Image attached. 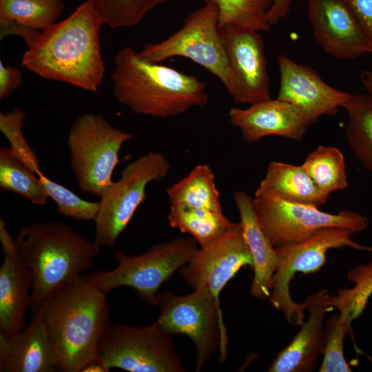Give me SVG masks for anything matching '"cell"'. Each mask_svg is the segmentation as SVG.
I'll return each mask as SVG.
<instances>
[{"label":"cell","instance_id":"28","mask_svg":"<svg viewBox=\"0 0 372 372\" xmlns=\"http://www.w3.org/2000/svg\"><path fill=\"white\" fill-rule=\"evenodd\" d=\"M64 9L63 0H0V18L40 31L57 22Z\"/></svg>","mask_w":372,"mask_h":372},{"label":"cell","instance_id":"16","mask_svg":"<svg viewBox=\"0 0 372 372\" xmlns=\"http://www.w3.org/2000/svg\"><path fill=\"white\" fill-rule=\"evenodd\" d=\"M280 86L277 99L294 106L309 125L320 117L335 115L351 93L327 84L311 68L281 54L278 57Z\"/></svg>","mask_w":372,"mask_h":372},{"label":"cell","instance_id":"6","mask_svg":"<svg viewBox=\"0 0 372 372\" xmlns=\"http://www.w3.org/2000/svg\"><path fill=\"white\" fill-rule=\"evenodd\" d=\"M160 314L155 321L170 335L189 338L196 350V371H200L218 351L219 361H225L228 337L218 302L207 289H195L185 296L170 291L158 293Z\"/></svg>","mask_w":372,"mask_h":372},{"label":"cell","instance_id":"15","mask_svg":"<svg viewBox=\"0 0 372 372\" xmlns=\"http://www.w3.org/2000/svg\"><path fill=\"white\" fill-rule=\"evenodd\" d=\"M307 10L316 41L335 59L372 54V43L346 0H307Z\"/></svg>","mask_w":372,"mask_h":372},{"label":"cell","instance_id":"5","mask_svg":"<svg viewBox=\"0 0 372 372\" xmlns=\"http://www.w3.org/2000/svg\"><path fill=\"white\" fill-rule=\"evenodd\" d=\"M197 244L192 237H178L154 245L137 256L118 251L114 256L116 262L114 269L84 276L92 285L106 294L118 287H130L147 303L156 306L158 289L190 260L198 249Z\"/></svg>","mask_w":372,"mask_h":372},{"label":"cell","instance_id":"24","mask_svg":"<svg viewBox=\"0 0 372 372\" xmlns=\"http://www.w3.org/2000/svg\"><path fill=\"white\" fill-rule=\"evenodd\" d=\"M167 220L172 227L191 235L199 248L214 242L234 224L223 211L186 205H170Z\"/></svg>","mask_w":372,"mask_h":372},{"label":"cell","instance_id":"3","mask_svg":"<svg viewBox=\"0 0 372 372\" xmlns=\"http://www.w3.org/2000/svg\"><path fill=\"white\" fill-rule=\"evenodd\" d=\"M110 75L117 101L136 114L168 118L209 102L205 83L161 63L141 58L130 47L120 49Z\"/></svg>","mask_w":372,"mask_h":372},{"label":"cell","instance_id":"10","mask_svg":"<svg viewBox=\"0 0 372 372\" xmlns=\"http://www.w3.org/2000/svg\"><path fill=\"white\" fill-rule=\"evenodd\" d=\"M253 205L259 224L274 247L302 242L324 228H344L355 234L369 226L366 217L350 210L331 214L269 194H254Z\"/></svg>","mask_w":372,"mask_h":372},{"label":"cell","instance_id":"33","mask_svg":"<svg viewBox=\"0 0 372 372\" xmlns=\"http://www.w3.org/2000/svg\"><path fill=\"white\" fill-rule=\"evenodd\" d=\"M351 321L342 315L333 316L326 324L323 360L320 372H350L352 370L344 359V339L352 333Z\"/></svg>","mask_w":372,"mask_h":372},{"label":"cell","instance_id":"18","mask_svg":"<svg viewBox=\"0 0 372 372\" xmlns=\"http://www.w3.org/2000/svg\"><path fill=\"white\" fill-rule=\"evenodd\" d=\"M228 116L248 143L269 136L300 141L309 127L294 106L278 99H270L246 108L231 107Z\"/></svg>","mask_w":372,"mask_h":372},{"label":"cell","instance_id":"27","mask_svg":"<svg viewBox=\"0 0 372 372\" xmlns=\"http://www.w3.org/2000/svg\"><path fill=\"white\" fill-rule=\"evenodd\" d=\"M302 165L319 189L327 196L348 187L344 158L336 147L318 146Z\"/></svg>","mask_w":372,"mask_h":372},{"label":"cell","instance_id":"14","mask_svg":"<svg viewBox=\"0 0 372 372\" xmlns=\"http://www.w3.org/2000/svg\"><path fill=\"white\" fill-rule=\"evenodd\" d=\"M219 32L236 84L234 102L252 105L270 99L265 45L259 32L232 24L219 27Z\"/></svg>","mask_w":372,"mask_h":372},{"label":"cell","instance_id":"9","mask_svg":"<svg viewBox=\"0 0 372 372\" xmlns=\"http://www.w3.org/2000/svg\"><path fill=\"white\" fill-rule=\"evenodd\" d=\"M169 170L167 159L155 152L140 156L122 170L120 179L112 183L99 201L94 240L101 247H114L145 200L147 185L165 178Z\"/></svg>","mask_w":372,"mask_h":372},{"label":"cell","instance_id":"7","mask_svg":"<svg viewBox=\"0 0 372 372\" xmlns=\"http://www.w3.org/2000/svg\"><path fill=\"white\" fill-rule=\"evenodd\" d=\"M143 59L161 63L180 56L189 59L216 76L233 99L236 87L219 32L218 10L205 3L189 14L182 27L168 38L145 44L138 52Z\"/></svg>","mask_w":372,"mask_h":372},{"label":"cell","instance_id":"8","mask_svg":"<svg viewBox=\"0 0 372 372\" xmlns=\"http://www.w3.org/2000/svg\"><path fill=\"white\" fill-rule=\"evenodd\" d=\"M132 134L116 128L101 114H83L68 137L70 165L81 192L101 198L112 184L123 145Z\"/></svg>","mask_w":372,"mask_h":372},{"label":"cell","instance_id":"21","mask_svg":"<svg viewBox=\"0 0 372 372\" xmlns=\"http://www.w3.org/2000/svg\"><path fill=\"white\" fill-rule=\"evenodd\" d=\"M233 198L239 213L243 235L254 261L251 293L254 298L258 299L270 298L273 278L278 263L275 247L259 224L253 198L241 191L235 192Z\"/></svg>","mask_w":372,"mask_h":372},{"label":"cell","instance_id":"1","mask_svg":"<svg viewBox=\"0 0 372 372\" xmlns=\"http://www.w3.org/2000/svg\"><path fill=\"white\" fill-rule=\"evenodd\" d=\"M104 24L92 0L44 30L22 55V66L39 76L96 92L105 74L99 32Z\"/></svg>","mask_w":372,"mask_h":372},{"label":"cell","instance_id":"12","mask_svg":"<svg viewBox=\"0 0 372 372\" xmlns=\"http://www.w3.org/2000/svg\"><path fill=\"white\" fill-rule=\"evenodd\" d=\"M99 358L108 371L129 372H184L172 340L154 322L146 327L117 324L111 327Z\"/></svg>","mask_w":372,"mask_h":372},{"label":"cell","instance_id":"35","mask_svg":"<svg viewBox=\"0 0 372 372\" xmlns=\"http://www.w3.org/2000/svg\"><path fill=\"white\" fill-rule=\"evenodd\" d=\"M0 29L1 40L8 34H15L21 37L28 47L37 41L41 32L40 30L3 18H0Z\"/></svg>","mask_w":372,"mask_h":372},{"label":"cell","instance_id":"40","mask_svg":"<svg viewBox=\"0 0 372 372\" xmlns=\"http://www.w3.org/2000/svg\"><path fill=\"white\" fill-rule=\"evenodd\" d=\"M360 81L367 94L372 96V70L362 71L360 74Z\"/></svg>","mask_w":372,"mask_h":372},{"label":"cell","instance_id":"4","mask_svg":"<svg viewBox=\"0 0 372 372\" xmlns=\"http://www.w3.org/2000/svg\"><path fill=\"white\" fill-rule=\"evenodd\" d=\"M14 241L32 277V313L48 297L90 269L101 247L94 240L58 221L23 226Z\"/></svg>","mask_w":372,"mask_h":372},{"label":"cell","instance_id":"26","mask_svg":"<svg viewBox=\"0 0 372 372\" xmlns=\"http://www.w3.org/2000/svg\"><path fill=\"white\" fill-rule=\"evenodd\" d=\"M0 188L43 205L49 198L38 175L8 147L0 148Z\"/></svg>","mask_w":372,"mask_h":372},{"label":"cell","instance_id":"32","mask_svg":"<svg viewBox=\"0 0 372 372\" xmlns=\"http://www.w3.org/2000/svg\"><path fill=\"white\" fill-rule=\"evenodd\" d=\"M38 176L61 215L78 221L94 220L99 209V202L81 198L65 186L49 178L42 171L38 174Z\"/></svg>","mask_w":372,"mask_h":372},{"label":"cell","instance_id":"13","mask_svg":"<svg viewBox=\"0 0 372 372\" xmlns=\"http://www.w3.org/2000/svg\"><path fill=\"white\" fill-rule=\"evenodd\" d=\"M244 266L253 269L254 261L239 223L212 244L198 248L179 273L194 290L207 289L220 302L223 289Z\"/></svg>","mask_w":372,"mask_h":372},{"label":"cell","instance_id":"34","mask_svg":"<svg viewBox=\"0 0 372 372\" xmlns=\"http://www.w3.org/2000/svg\"><path fill=\"white\" fill-rule=\"evenodd\" d=\"M26 114L20 107H14L7 113L1 112L0 131L14 153L38 174L41 171L39 158L22 130Z\"/></svg>","mask_w":372,"mask_h":372},{"label":"cell","instance_id":"30","mask_svg":"<svg viewBox=\"0 0 372 372\" xmlns=\"http://www.w3.org/2000/svg\"><path fill=\"white\" fill-rule=\"evenodd\" d=\"M347 277L354 286L341 289L337 296H330L329 304L353 322L362 313L372 295V261L357 265L348 272Z\"/></svg>","mask_w":372,"mask_h":372},{"label":"cell","instance_id":"25","mask_svg":"<svg viewBox=\"0 0 372 372\" xmlns=\"http://www.w3.org/2000/svg\"><path fill=\"white\" fill-rule=\"evenodd\" d=\"M343 108L348 114L345 135L349 147L372 173V96L351 94Z\"/></svg>","mask_w":372,"mask_h":372},{"label":"cell","instance_id":"37","mask_svg":"<svg viewBox=\"0 0 372 372\" xmlns=\"http://www.w3.org/2000/svg\"><path fill=\"white\" fill-rule=\"evenodd\" d=\"M372 43V0H346Z\"/></svg>","mask_w":372,"mask_h":372},{"label":"cell","instance_id":"23","mask_svg":"<svg viewBox=\"0 0 372 372\" xmlns=\"http://www.w3.org/2000/svg\"><path fill=\"white\" fill-rule=\"evenodd\" d=\"M170 205H186L223 211L215 175L207 164H200L167 189Z\"/></svg>","mask_w":372,"mask_h":372},{"label":"cell","instance_id":"19","mask_svg":"<svg viewBox=\"0 0 372 372\" xmlns=\"http://www.w3.org/2000/svg\"><path fill=\"white\" fill-rule=\"evenodd\" d=\"M330 295L322 290L306 300L305 310L309 313L299 332L284 349L278 353L269 372H306L314 370L318 356L324 346V330L322 322L325 314L331 311Z\"/></svg>","mask_w":372,"mask_h":372},{"label":"cell","instance_id":"38","mask_svg":"<svg viewBox=\"0 0 372 372\" xmlns=\"http://www.w3.org/2000/svg\"><path fill=\"white\" fill-rule=\"evenodd\" d=\"M293 0H271V6L267 12V20L270 25L278 23L285 19L289 12Z\"/></svg>","mask_w":372,"mask_h":372},{"label":"cell","instance_id":"2","mask_svg":"<svg viewBox=\"0 0 372 372\" xmlns=\"http://www.w3.org/2000/svg\"><path fill=\"white\" fill-rule=\"evenodd\" d=\"M106 295L81 276L32 313H38L45 323L59 371L81 372L99 357L111 327Z\"/></svg>","mask_w":372,"mask_h":372},{"label":"cell","instance_id":"22","mask_svg":"<svg viewBox=\"0 0 372 372\" xmlns=\"http://www.w3.org/2000/svg\"><path fill=\"white\" fill-rule=\"evenodd\" d=\"M274 196L287 202L320 207L329 196L323 194L302 165L272 161L255 192Z\"/></svg>","mask_w":372,"mask_h":372},{"label":"cell","instance_id":"29","mask_svg":"<svg viewBox=\"0 0 372 372\" xmlns=\"http://www.w3.org/2000/svg\"><path fill=\"white\" fill-rule=\"evenodd\" d=\"M205 3L216 6L218 26L232 24L268 32L271 25L267 12L271 0H204Z\"/></svg>","mask_w":372,"mask_h":372},{"label":"cell","instance_id":"31","mask_svg":"<svg viewBox=\"0 0 372 372\" xmlns=\"http://www.w3.org/2000/svg\"><path fill=\"white\" fill-rule=\"evenodd\" d=\"M104 24L112 28L138 24L157 6L167 0H92Z\"/></svg>","mask_w":372,"mask_h":372},{"label":"cell","instance_id":"36","mask_svg":"<svg viewBox=\"0 0 372 372\" xmlns=\"http://www.w3.org/2000/svg\"><path fill=\"white\" fill-rule=\"evenodd\" d=\"M22 83V72L14 67L6 66L0 60V99L8 98Z\"/></svg>","mask_w":372,"mask_h":372},{"label":"cell","instance_id":"39","mask_svg":"<svg viewBox=\"0 0 372 372\" xmlns=\"http://www.w3.org/2000/svg\"><path fill=\"white\" fill-rule=\"evenodd\" d=\"M96 371H100V372L109 371L105 367L103 362L99 358V357L93 360L92 361L90 362L87 364H86L83 368L81 372H96Z\"/></svg>","mask_w":372,"mask_h":372},{"label":"cell","instance_id":"20","mask_svg":"<svg viewBox=\"0 0 372 372\" xmlns=\"http://www.w3.org/2000/svg\"><path fill=\"white\" fill-rule=\"evenodd\" d=\"M0 371H59L48 332L38 313H32L30 322L15 335H0Z\"/></svg>","mask_w":372,"mask_h":372},{"label":"cell","instance_id":"17","mask_svg":"<svg viewBox=\"0 0 372 372\" xmlns=\"http://www.w3.org/2000/svg\"><path fill=\"white\" fill-rule=\"evenodd\" d=\"M0 242L3 254L0 268V335L11 337L25 327L26 311L30 304L32 277L2 218Z\"/></svg>","mask_w":372,"mask_h":372},{"label":"cell","instance_id":"11","mask_svg":"<svg viewBox=\"0 0 372 372\" xmlns=\"http://www.w3.org/2000/svg\"><path fill=\"white\" fill-rule=\"evenodd\" d=\"M352 231L340 227H329L318 231L300 242L275 247L278 267L275 271L270 300L272 305L283 312L293 325H302L306 304L296 303L289 293V284L295 273H314L325 264L326 254L332 249L351 247L371 250L351 240Z\"/></svg>","mask_w":372,"mask_h":372}]
</instances>
